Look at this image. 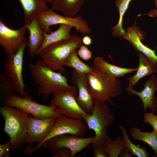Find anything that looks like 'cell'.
Wrapping results in <instances>:
<instances>
[{
	"instance_id": "1",
	"label": "cell",
	"mask_w": 157,
	"mask_h": 157,
	"mask_svg": "<svg viewBox=\"0 0 157 157\" xmlns=\"http://www.w3.org/2000/svg\"><path fill=\"white\" fill-rule=\"evenodd\" d=\"M0 113L4 121L3 131L10 138L11 151L17 152L26 144L29 115L3 103L0 104Z\"/></svg>"
},
{
	"instance_id": "2",
	"label": "cell",
	"mask_w": 157,
	"mask_h": 157,
	"mask_svg": "<svg viewBox=\"0 0 157 157\" xmlns=\"http://www.w3.org/2000/svg\"><path fill=\"white\" fill-rule=\"evenodd\" d=\"M29 69L34 81L38 85L37 95H43L45 101L54 91L70 88L67 78L59 72L49 68L41 59H38L35 63L28 64Z\"/></svg>"
},
{
	"instance_id": "3",
	"label": "cell",
	"mask_w": 157,
	"mask_h": 157,
	"mask_svg": "<svg viewBox=\"0 0 157 157\" xmlns=\"http://www.w3.org/2000/svg\"><path fill=\"white\" fill-rule=\"evenodd\" d=\"M95 71L86 74L89 90L94 100L115 104L111 99L120 95L123 88L119 80L113 78L98 67L94 66Z\"/></svg>"
},
{
	"instance_id": "4",
	"label": "cell",
	"mask_w": 157,
	"mask_h": 157,
	"mask_svg": "<svg viewBox=\"0 0 157 157\" xmlns=\"http://www.w3.org/2000/svg\"><path fill=\"white\" fill-rule=\"evenodd\" d=\"M82 39L78 36H71L67 39L48 46L38 55L50 69L65 75L67 72L63 63L74 50L83 45Z\"/></svg>"
},
{
	"instance_id": "5",
	"label": "cell",
	"mask_w": 157,
	"mask_h": 157,
	"mask_svg": "<svg viewBox=\"0 0 157 157\" xmlns=\"http://www.w3.org/2000/svg\"><path fill=\"white\" fill-rule=\"evenodd\" d=\"M94 108L92 113L82 117L88 128L95 133L94 142L90 145L88 149H93L95 146L102 147L103 144L110 137L107 129L114 122L115 115L111 113V109L105 103L94 100Z\"/></svg>"
},
{
	"instance_id": "6",
	"label": "cell",
	"mask_w": 157,
	"mask_h": 157,
	"mask_svg": "<svg viewBox=\"0 0 157 157\" xmlns=\"http://www.w3.org/2000/svg\"><path fill=\"white\" fill-rule=\"evenodd\" d=\"M3 102L10 106L19 108L35 118H57L64 115L63 110L59 108L35 102L27 92L24 97L13 94L5 99Z\"/></svg>"
},
{
	"instance_id": "7",
	"label": "cell",
	"mask_w": 157,
	"mask_h": 157,
	"mask_svg": "<svg viewBox=\"0 0 157 157\" xmlns=\"http://www.w3.org/2000/svg\"><path fill=\"white\" fill-rule=\"evenodd\" d=\"M51 7L46 10L38 13L35 17L44 32L49 33L52 32L51 26L58 24L69 25L75 28L77 31L82 34H90L92 29L87 22L80 16L73 17L63 16L54 11Z\"/></svg>"
},
{
	"instance_id": "8",
	"label": "cell",
	"mask_w": 157,
	"mask_h": 157,
	"mask_svg": "<svg viewBox=\"0 0 157 157\" xmlns=\"http://www.w3.org/2000/svg\"><path fill=\"white\" fill-rule=\"evenodd\" d=\"M56 118L50 117L39 119L29 115L26 143L28 145L23 149L24 153L31 155L38 150L51 131Z\"/></svg>"
},
{
	"instance_id": "9",
	"label": "cell",
	"mask_w": 157,
	"mask_h": 157,
	"mask_svg": "<svg viewBox=\"0 0 157 157\" xmlns=\"http://www.w3.org/2000/svg\"><path fill=\"white\" fill-rule=\"evenodd\" d=\"M94 139V135L83 138L70 134H63L55 136L45 141L40 148H47L50 153L54 155L61 149L67 148L71 150L70 157H73L92 144Z\"/></svg>"
},
{
	"instance_id": "10",
	"label": "cell",
	"mask_w": 157,
	"mask_h": 157,
	"mask_svg": "<svg viewBox=\"0 0 157 157\" xmlns=\"http://www.w3.org/2000/svg\"><path fill=\"white\" fill-rule=\"evenodd\" d=\"M27 45L21 47L16 53L7 55L3 64V70L6 75L14 85L16 93L20 97H24L28 91L25 85L22 76L23 56Z\"/></svg>"
},
{
	"instance_id": "11",
	"label": "cell",
	"mask_w": 157,
	"mask_h": 157,
	"mask_svg": "<svg viewBox=\"0 0 157 157\" xmlns=\"http://www.w3.org/2000/svg\"><path fill=\"white\" fill-rule=\"evenodd\" d=\"M50 105L60 108L64 115L78 119L88 114L80 107L76 101L78 94V88L75 85L68 89L54 91Z\"/></svg>"
},
{
	"instance_id": "12",
	"label": "cell",
	"mask_w": 157,
	"mask_h": 157,
	"mask_svg": "<svg viewBox=\"0 0 157 157\" xmlns=\"http://www.w3.org/2000/svg\"><path fill=\"white\" fill-rule=\"evenodd\" d=\"M24 24L19 28L14 30L4 23L3 18H0V45L6 55L16 53L22 46H27L28 42L25 38L27 30Z\"/></svg>"
},
{
	"instance_id": "13",
	"label": "cell",
	"mask_w": 157,
	"mask_h": 157,
	"mask_svg": "<svg viewBox=\"0 0 157 157\" xmlns=\"http://www.w3.org/2000/svg\"><path fill=\"white\" fill-rule=\"evenodd\" d=\"M88 128L86 123L83 119L73 118L63 115L56 118L51 131L41 145L50 139L60 135L68 134L82 137L86 133Z\"/></svg>"
},
{
	"instance_id": "14",
	"label": "cell",
	"mask_w": 157,
	"mask_h": 157,
	"mask_svg": "<svg viewBox=\"0 0 157 157\" xmlns=\"http://www.w3.org/2000/svg\"><path fill=\"white\" fill-rule=\"evenodd\" d=\"M71 79L72 83L78 88V94L76 99L78 106L86 113L91 114L94 108V101L89 92L86 74L79 73L73 69Z\"/></svg>"
},
{
	"instance_id": "15",
	"label": "cell",
	"mask_w": 157,
	"mask_h": 157,
	"mask_svg": "<svg viewBox=\"0 0 157 157\" xmlns=\"http://www.w3.org/2000/svg\"><path fill=\"white\" fill-rule=\"evenodd\" d=\"M157 90V77L153 74L146 81L142 91L137 92L128 87L126 90L129 94L137 95L141 99L143 106V114L146 112L148 108H149L153 113L157 110V97L154 96Z\"/></svg>"
},
{
	"instance_id": "16",
	"label": "cell",
	"mask_w": 157,
	"mask_h": 157,
	"mask_svg": "<svg viewBox=\"0 0 157 157\" xmlns=\"http://www.w3.org/2000/svg\"><path fill=\"white\" fill-rule=\"evenodd\" d=\"M144 32L135 24L127 28L126 32L122 38L129 41L134 49L141 52L157 64V56L155 51L144 45L142 42L145 37Z\"/></svg>"
},
{
	"instance_id": "17",
	"label": "cell",
	"mask_w": 157,
	"mask_h": 157,
	"mask_svg": "<svg viewBox=\"0 0 157 157\" xmlns=\"http://www.w3.org/2000/svg\"><path fill=\"white\" fill-rule=\"evenodd\" d=\"M27 29L29 32L28 40L27 49L30 57L32 58L37 55L44 41V32L41 28L35 17L31 22L26 25Z\"/></svg>"
},
{
	"instance_id": "18",
	"label": "cell",
	"mask_w": 157,
	"mask_h": 157,
	"mask_svg": "<svg viewBox=\"0 0 157 157\" xmlns=\"http://www.w3.org/2000/svg\"><path fill=\"white\" fill-rule=\"evenodd\" d=\"M139 66L135 74L127 78L128 87L133 88L139 81L146 76L157 73V64L138 51Z\"/></svg>"
},
{
	"instance_id": "19",
	"label": "cell",
	"mask_w": 157,
	"mask_h": 157,
	"mask_svg": "<svg viewBox=\"0 0 157 157\" xmlns=\"http://www.w3.org/2000/svg\"><path fill=\"white\" fill-rule=\"evenodd\" d=\"M24 12L25 24H29L38 13L48 9L44 0H18Z\"/></svg>"
},
{
	"instance_id": "20",
	"label": "cell",
	"mask_w": 157,
	"mask_h": 157,
	"mask_svg": "<svg viewBox=\"0 0 157 157\" xmlns=\"http://www.w3.org/2000/svg\"><path fill=\"white\" fill-rule=\"evenodd\" d=\"M93 64L110 76L115 78L125 76L127 74L136 71L137 68H126L118 67L107 62L101 56H97L93 61Z\"/></svg>"
},
{
	"instance_id": "21",
	"label": "cell",
	"mask_w": 157,
	"mask_h": 157,
	"mask_svg": "<svg viewBox=\"0 0 157 157\" xmlns=\"http://www.w3.org/2000/svg\"><path fill=\"white\" fill-rule=\"evenodd\" d=\"M85 0H56L51 8L60 12L65 16L73 17L78 13Z\"/></svg>"
},
{
	"instance_id": "22",
	"label": "cell",
	"mask_w": 157,
	"mask_h": 157,
	"mask_svg": "<svg viewBox=\"0 0 157 157\" xmlns=\"http://www.w3.org/2000/svg\"><path fill=\"white\" fill-rule=\"evenodd\" d=\"M72 27L65 24H60L59 28L56 31L49 33L44 32V39L43 44L38 51V55L48 46L63 40L69 38L71 36L70 33Z\"/></svg>"
},
{
	"instance_id": "23",
	"label": "cell",
	"mask_w": 157,
	"mask_h": 157,
	"mask_svg": "<svg viewBox=\"0 0 157 157\" xmlns=\"http://www.w3.org/2000/svg\"><path fill=\"white\" fill-rule=\"evenodd\" d=\"M130 133L134 140L142 141L149 145L157 155V133L154 130L151 132L142 131L138 127H133Z\"/></svg>"
},
{
	"instance_id": "24",
	"label": "cell",
	"mask_w": 157,
	"mask_h": 157,
	"mask_svg": "<svg viewBox=\"0 0 157 157\" xmlns=\"http://www.w3.org/2000/svg\"><path fill=\"white\" fill-rule=\"evenodd\" d=\"M63 65L72 67L78 72L83 74L93 73L95 71L94 67L84 63L79 59L76 50L70 54L63 63Z\"/></svg>"
},
{
	"instance_id": "25",
	"label": "cell",
	"mask_w": 157,
	"mask_h": 157,
	"mask_svg": "<svg viewBox=\"0 0 157 157\" xmlns=\"http://www.w3.org/2000/svg\"><path fill=\"white\" fill-rule=\"evenodd\" d=\"M132 0H117L115 2V5L119 12V19L118 24L111 28L113 36L121 38L125 33L122 27L123 17Z\"/></svg>"
},
{
	"instance_id": "26",
	"label": "cell",
	"mask_w": 157,
	"mask_h": 157,
	"mask_svg": "<svg viewBox=\"0 0 157 157\" xmlns=\"http://www.w3.org/2000/svg\"><path fill=\"white\" fill-rule=\"evenodd\" d=\"M101 147L109 157H119L121 151L125 148L124 141L123 138L120 136L117 137L114 141L109 137L105 141Z\"/></svg>"
},
{
	"instance_id": "27",
	"label": "cell",
	"mask_w": 157,
	"mask_h": 157,
	"mask_svg": "<svg viewBox=\"0 0 157 157\" xmlns=\"http://www.w3.org/2000/svg\"><path fill=\"white\" fill-rule=\"evenodd\" d=\"M125 143V148L127 149L133 155L138 157H147L149 154L147 152L144 147H141L133 143L130 140L126 130L124 126L119 125Z\"/></svg>"
},
{
	"instance_id": "28",
	"label": "cell",
	"mask_w": 157,
	"mask_h": 157,
	"mask_svg": "<svg viewBox=\"0 0 157 157\" xmlns=\"http://www.w3.org/2000/svg\"><path fill=\"white\" fill-rule=\"evenodd\" d=\"M16 93L15 88L10 80L0 70V100L3 101Z\"/></svg>"
},
{
	"instance_id": "29",
	"label": "cell",
	"mask_w": 157,
	"mask_h": 157,
	"mask_svg": "<svg viewBox=\"0 0 157 157\" xmlns=\"http://www.w3.org/2000/svg\"><path fill=\"white\" fill-rule=\"evenodd\" d=\"M143 121L150 124L152 127L153 130L157 133V115L154 114L152 112H146L144 114Z\"/></svg>"
},
{
	"instance_id": "30",
	"label": "cell",
	"mask_w": 157,
	"mask_h": 157,
	"mask_svg": "<svg viewBox=\"0 0 157 157\" xmlns=\"http://www.w3.org/2000/svg\"><path fill=\"white\" fill-rule=\"evenodd\" d=\"M77 53L80 58L85 60H90L92 57L91 52L84 44L81 46L78 49Z\"/></svg>"
},
{
	"instance_id": "31",
	"label": "cell",
	"mask_w": 157,
	"mask_h": 157,
	"mask_svg": "<svg viewBox=\"0 0 157 157\" xmlns=\"http://www.w3.org/2000/svg\"><path fill=\"white\" fill-rule=\"evenodd\" d=\"M11 146L9 140L6 143L0 144V157H10V151H11Z\"/></svg>"
},
{
	"instance_id": "32",
	"label": "cell",
	"mask_w": 157,
	"mask_h": 157,
	"mask_svg": "<svg viewBox=\"0 0 157 157\" xmlns=\"http://www.w3.org/2000/svg\"><path fill=\"white\" fill-rule=\"evenodd\" d=\"M71 154L70 150L67 148H63L59 150L55 154L54 157H70Z\"/></svg>"
},
{
	"instance_id": "33",
	"label": "cell",
	"mask_w": 157,
	"mask_h": 157,
	"mask_svg": "<svg viewBox=\"0 0 157 157\" xmlns=\"http://www.w3.org/2000/svg\"><path fill=\"white\" fill-rule=\"evenodd\" d=\"M94 157H109L102 147L95 146L93 148Z\"/></svg>"
},
{
	"instance_id": "34",
	"label": "cell",
	"mask_w": 157,
	"mask_h": 157,
	"mask_svg": "<svg viewBox=\"0 0 157 157\" xmlns=\"http://www.w3.org/2000/svg\"><path fill=\"white\" fill-rule=\"evenodd\" d=\"M133 155L126 148L123 149L120 153L119 157H132Z\"/></svg>"
},
{
	"instance_id": "35",
	"label": "cell",
	"mask_w": 157,
	"mask_h": 157,
	"mask_svg": "<svg viewBox=\"0 0 157 157\" xmlns=\"http://www.w3.org/2000/svg\"><path fill=\"white\" fill-rule=\"evenodd\" d=\"M156 8H153L149 11L146 15L151 17H157V0H154Z\"/></svg>"
},
{
	"instance_id": "36",
	"label": "cell",
	"mask_w": 157,
	"mask_h": 157,
	"mask_svg": "<svg viewBox=\"0 0 157 157\" xmlns=\"http://www.w3.org/2000/svg\"><path fill=\"white\" fill-rule=\"evenodd\" d=\"M82 40L83 44L85 46H90L92 43V40L91 38L87 35H85L82 38Z\"/></svg>"
},
{
	"instance_id": "37",
	"label": "cell",
	"mask_w": 157,
	"mask_h": 157,
	"mask_svg": "<svg viewBox=\"0 0 157 157\" xmlns=\"http://www.w3.org/2000/svg\"><path fill=\"white\" fill-rule=\"evenodd\" d=\"M47 3H53L56 0H44Z\"/></svg>"
}]
</instances>
